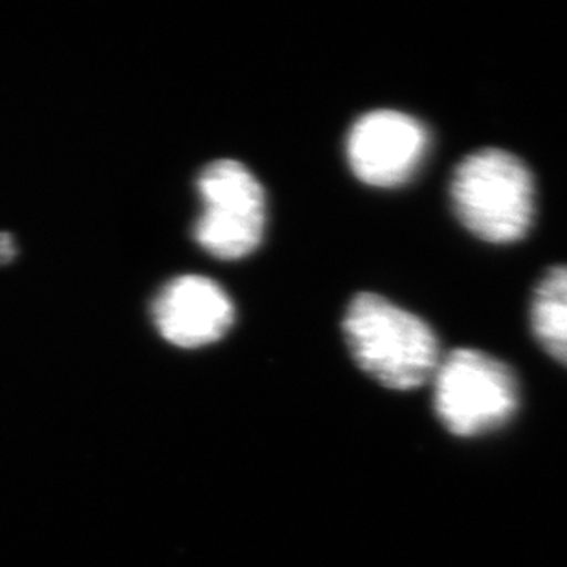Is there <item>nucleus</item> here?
Here are the masks:
<instances>
[{
    "instance_id": "1",
    "label": "nucleus",
    "mask_w": 567,
    "mask_h": 567,
    "mask_svg": "<svg viewBox=\"0 0 567 567\" xmlns=\"http://www.w3.org/2000/svg\"><path fill=\"white\" fill-rule=\"evenodd\" d=\"M343 337L360 370L390 390H415L441 362L432 327L373 292L354 296L343 315Z\"/></svg>"
},
{
    "instance_id": "2",
    "label": "nucleus",
    "mask_w": 567,
    "mask_h": 567,
    "mask_svg": "<svg viewBox=\"0 0 567 567\" xmlns=\"http://www.w3.org/2000/svg\"><path fill=\"white\" fill-rule=\"evenodd\" d=\"M450 198L461 225L494 245L519 241L535 220V181L529 167L496 147L476 151L457 164Z\"/></svg>"
},
{
    "instance_id": "3",
    "label": "nucleus",
    "mask_w": 567,
    "mask_h": 567,
    "mask_svg": "<svg viewBox=\"0 0 567 567\" xmlns=\"http://www.w3.org/2000/svg\"><path fill=\"white\" fill-rule=\"evenodd\" d=\"M435 413L454 435L476 437L502 429L518 408V382L502 360L455 349L434 375Z\"/></svg>"
},
{
    "instance_id": "4",
    "label": "nucleus",
    "mask_w": 567,
    "mask_h": 567,
    "mask_svg": "<svg viewBox=\"0 0 567 567\" xmlns=\"http://www.w3.org/2000/svg\"><path fill=\"white\" fill-rule=\"evenodd\" d=\"M203 214L195 223L198 245L223 261L250 256L262 241L267 225L265 192L241 162L215 161L197 178Z\"/></svg>"
},
{
    "instance_id": "5",
    "label": "nucleus",
    "mask_w": 567,
    "mask_h": 567,
    "mask_svg": "<svg viewBox=\"0 0 567 567\" xmlns=\"http://www.w3.org/2000/svg\"><path fill=\"white\" fill-rule=\"evenodd\" d=\"M429 147V128L410 114L390 109L360 116L346 144L354 177L373 188L410 183L423 166Z\"/></svg>"
},
{
    "instance_id": "6",
    "label": "nucleus",
    "mask_w": 567,
    "mask_h": 567,
    "mask_svg": "<svg viewBox=\"0 0 567 567\" xmlns=\"http://www.w3.org/2000/svg\"><path fill=\"white\" fill-rule=\"evenodd\" d=\"M234 303L219 284L204 276H181L153 301V318L167 342L197 349L217 342L234 326Z\"/></svg>"
},
{
    "instance_id": "7",
    "label": "nucleus",
    "mask_w": 567,
    "mask_h": 567,
    "mask_svg": "<svg viewBox=\"0 0 567 567\" xmlns=\"http://www.w3.org/2000/svg\"><path fill=\"white\" fill-rule=\"evenodd\" d=\"M530 329L542 348L567 368V265L549 268L536 285Z\"/></svg>"
},
{
    "instance_id": "8",
    "label": "nucleus",
    "mask_w": 567,
    "mask_h": 567,
    "mask_svg": "<svg viewBox=\"0 0 567 567\" xmlns=\"http://www.w3.org/2000/svg\"><path fill=\"white\" fill-rule=\"evenodd\" d=\"M16 257V243L10 234H0V265L10 262Z\"/></svg>"
}]
</instances>
